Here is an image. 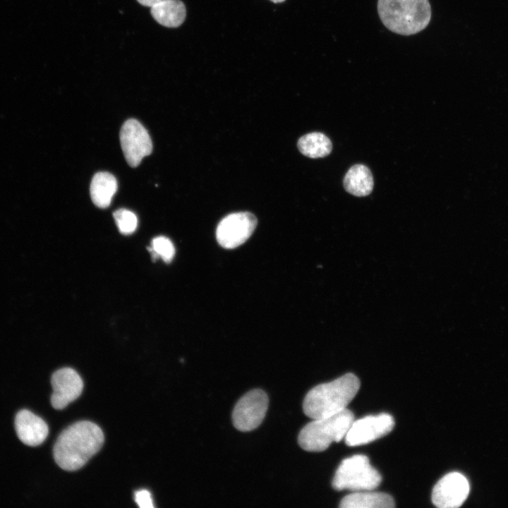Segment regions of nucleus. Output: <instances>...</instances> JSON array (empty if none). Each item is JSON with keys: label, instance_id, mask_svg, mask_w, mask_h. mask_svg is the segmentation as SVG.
<instances>
[{"label": "nucleus", "instance_id": "nucleus-5", "mask_svg": "<svg viewBox=\"0 0 508 508\" xmlns=\"http://www.w3.org/2000/svg\"><path fill=\"white\" fill-rule=\"evenodd\" d=\"M381 480L380 474L370 465L368 457L357 454L341 462L333 478L332 487L337 490H373Z\"/></svg>", "mask_w": 508, "mask_h": 508}, {"label": "nucleus", "instance_id": "nucleus-17", "mask_svg": "<svg viewBox=\"0 0 508 508\" xmlns=\"http://www.w3.org/2000/svg\"><path fill=\"white\" fill-rule=\"evenodd\" d=\"M297 146L303 155L313 159L327 156L332 149L329 138L320 132L303 135L299 138Z\"/></svg>", "mask_w": 508, "mask_h": 508}, {"label": "nucleus", "instance_id": "nucleus-12", "mask_svg": "<svg viewBox=\"0 0 508 508\" xmlns=\"http://www.w3.org/2000/svg\"><path fill=\"white\" fill-rule=\"evenodd\" d=\"M15 427L20 440L32 447L41 445L49 433V428L45 421L26 409L20 410L16 414Z\"/></svg>", "mask_w": 508, "mask_h": 508}, {"label": "nucleus", "instance_id": "nucleus-2", "mask_svg": "<svg viewBox=\"0 0 508 508\" xmlns=\"http://www.w3.org/2000/svg\"><path fill=\"white\" fill-rule=\"evenodd\" d=\"M360 387L358 378L346 373L329 382L318 385L306 394L303 409L313 418L329 416L346 409Z\"/></svg>", "mask_w": 508, "mask_h": 508}, {"label": "nucleus", "instance_id": "nucleus-7", "mask_svg": "<svg viewBox=\"0 0 508 508\" xmlns=\"http://www.w3.org/2000/svg\"><path fill=\"white\" fill-rule=\"evenodd\" d=\"M268 402V397L262 389H255L245 394L233 410L234 427L243 432L255 429L265 418Z\"/></svg>", "mask_w": 508, "mask_h": 508}, {"label": "nucleus", "instance_id": "nucleus-9", "mask_svg": "<svg viewBox=\"0 0 508 508\" xmlns=\"http://www.w3.org/2000/svg\"><path fill=\"white\" fill-rule=\"evenodd\" d=\"M394 426L393 417L382 413L353 421L344 437L349 446H358L374 441L389 433Z\"/></svg>", "mask_w": 508, "mask_h": 508}, {"label": "nucleus", "instance_id": "nucleus-20", "mask_svg": "<svg viewBox=\"0 0 508 508\" xmlns=\"http://www.w3.org/2000/svg\"><path fill=\"white\" fill-rule=\"evenodd\" d=\"M135 500L141 508L154 507L151 493L147 490H140L135 492Z\"/></svg>", "mask_w": 508, "mask_h": 508}, {"label": "nucleus", "instance_id": "nucleus-21", "mask_svg": "<svg viewBox=\"0 0 508 508\" xmlns=\"http://www.w3.org/2000/svg\"><path fill=\"white\" fill-rule=\"evenodd\" d=\"M140 4L145 6L152 7L153 6L164 1V0H137Z\"/></svg>", "mask_w": 508, "mask_h": 508}, {"label": "nucleus", "instance_id": "nucleus-18", "mask_svg": "<svg viewBox=\"0 0 508 508\" xmlns=\"http://www.w3.org/2000/svg\"><path fill=\"white\" fill-rule=\"evenodd\" d=\"M152 259L161 258L165 262H170L175 254V248L172 242L165 236H157L152 239L151 246L148 248Z\"/></svg>", "mask_w": 508, "mask_h": 508}, {"label": "nucleus", "instance_id": "nucleus-14", "mask_svg": "<svg viewBox=\"0 0 508 508\" xmlns=\"http://www.w3.org/2000/svg\"><path fill=\"white\" fill-rule=\"evenodd\" d=\"M153 18L160 25L168 28H176L184 21L186 10L180 0H164L151 7Z\"/></svg>", "mask_w": 508, "mask_h": 508}, {"label": "nucleus", "instance_id": "nucleus-3", "mask_svg": "<svg viewBox=\"0 0 508 508\" xmlns=\"http://www.w3.org/2000/svg\"><path fill=\"white\" fill-rule=\"evenodd\" d=\"M377 11L383 25L401 35L417 34L431 19L428 0H378Z\"/></svg>", "mask_w": 508, "mask_h": 508}, {"label": "nucleus", "instance_id": "nucleus-1", "mask_svg": "<svg viewBox=\"0 0 508 508\" xmlns=\"http://www.w3.org/2000/svg\"><path fill=\"white\" fill-rule=\"evenodd\" d=\"M104 439L102 429L95 423H75L58 437L54 447L55 461L64 470H78L99 450Z\"/></svg>", "mask_w": 508, "mask_h": 508}, {"label": "nucleus", "instance_id": "nucleus-10", "mask_svg": "<svg viewBox=\"0 0 508 508\" xmlns=\"http://www.w3.org/2000/svg\"><path fill=\"white\" fill-rule=\"evenodd\" d=\"M469 490L467 478L460 473L452 472L435 484L432 492V502L440 508H456L464 502Z\"/></svg>", "mask_w": 508, "mask_h": 508}, {"label": "nucleus", "instance_id": "nucleus-8", "mask_svg": "<svg viewBox=\"0 0 508 508\" xmlns=\"http://www.w3.org/2000/svg\"><path fill=\"white\" fill-rule=\"evenodd\" d=\"M120 143L125 159L132 167L138 166L152 150V140L147 130L134 119H130L123 124Z\"/></svg>", "mask_w": 508, "mask_h": 508}, {"label": "nucleus", "instance_id": "nucleus-13", "mask_svg": "<svg viewBox=\"0 0 508 508\" xmlns=\"http://www.w3.org/2000/svg\"><path fill=\"white\" fill-rule=\"evenodd\" d=\"M116 178L109 172H98L92 179L90 193L93 203L99 208L109 206L117 190Z\"/></svg>", "mask_w": 508, "mask_h": 508}, {"label": "nucleus", "instance_id": "nucleus-22", "mask_svg": "<svg viewBox=\"0 0 508 508\" xmlns=\"http://www.w3.org/2000/svg\"><path fill=\"white\" fill-rule=\"evenodd\" d=\"M270 1H272L274 3H280V2L284 1V0H270Z\"/></svg>", "mask_w": 508, "mask_h": 508}, {"label": "nucleus", "instance_id": "nucleus-6", "mask_svg": "<svg viewBox=\"0 0 508 508\" xmlns=\"http://www.w3.org/2000/svg\"><path fill=\"white\" fill-rule=\"evenodd\" d=\"M257 223L256 217L249 212L229 214L217 225L216 229L217 242L224 248H235L249 238Z\"/></svg>", "mask_w": 508, "mask_h": 508}, {"label": "nucleus", "instance_id": "nucleus-11", "mask_svg": "<svg viewBox=\"0 0 508 508\" xmlns=\"http://www.w3.org/2000/svg\"><path fill=\"white\" fill-rule=\"evenodd\" d=\"M51 382L53 388L51 403L58 410L64 409L75 400L83 389L81 377L71 368H63L54 372Z\"/></svg>", "mask_w": 508, "mask_h": 508}, {"label": "nucleus", "instance_id": "nucleus-4", "mask_svg": "<svg viewBox=\"0 0 508 508\" xmlns=\"http://www.w3.org/2000/svg\"><path fill=\"white\" fill-rule=\"evenodd\" d=\"M353 421V413L347 409L329 416L313 419L300 431L298 444L306 451H324L332 442H340L345 437Z\"/></svg>", "mask_w": 508, "mask_h": 508}, {"label": "nucleus", "instance_id": "nucleus-19", "mask_svg": "<svg viewBox=\"0 0 508 508\" xmlns=\"http://www.w3.org/2000/svg\"><path fill=\"white\" fill-rule=\"evenodd\" d=\"M113 217L121 234L128 235L135 231L138 219L133 212L126 209H119L114 212Z\"/></svg>", "mask_w": 508, "mask_h": 508}, {"label": "nucleus", "instance_id": "nucleus-15", "mask_svg": "<svg viewBox=\"0 0 508 508\" xmlns=\"http://www.w3.org/2000/svg\"><path fill=\"white\" fill-rule=\"evenodd\" d=\"M373 178L370 170L363 164H355L344 178V187L350 194L361 197L369 195L373 188Z\"/></svg>", "mask_w": 508, "mask_h": 508}, {"label": "nucleus", "instance_id": "nucleus-16", "mask_svg": "<svg viewBox=\"0 0 508 508\" xmlns=\"http://www.w3.org/2000/svg\"><path fill=\"white\" fill-rule=\"evenodd\" d=\"M341 508H392L394 501L384 492H357L345 496L341 501Z\"/></svg>", "mask_w": 508, "mask_h": 508}]
</instances>
